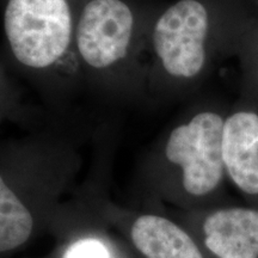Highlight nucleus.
<instances>
[{"label":"nucleus","mask_w":258,"mask_h":258,"mask_svg":"<svg viewBox=\"0 0 258 258\" xmlns=\"http://www.w3.org/2000/svg\"><path fill=\"white\" fill-rule=\"evenodd\" d=\"M80 159L70 145L29 141L4 147L0 165V257L50 233Z\"/></svg>","instance_id":"f257e3e1"},{"label":"nucleus","mask_w":258,"mask_h":258,"mask_svg":"<svg viewBox=\"0 0 258 258\" xmlns=\"http://www.w3.org/2000/svg\"><path fill=\"white\" fill-rule=\"evenodd\" d=\"M225 118L199 110L172 124L147 157L143 169L148 191L180 211L198 209L226 173L222 158Z\"/></svg>","instance_id":"f03ea898"},{"label":"nucleus","mask_w":258,"mask_h":258,"mask_svg":"<svg viewBox=\"0 0 258 258\" xmlns=\"http://www.w3.org/2000/svg\"><path fill=\"white\" fill-rule=\"evenodd\" d=\"M77 17L70 0H6L5 47L16 67L41 82L82 77L74 50Z\"/></svg>","instance_id":"7ed1b4c3"},{"label":"nucleus","mask_w":258,"mask_h":258,"mask_svg":"<svg viewBox=\"0 0 258 258\" xmlns=\"http://www.w3.org/2000/svg\"><path fill=\"white\" fill-rule=\"evenodd\" d=\"M147 32L124 0H88L77 17L74 50L83 78L104 88L139 73Z\"/></svg>","instance_id":"20e7f679"},{"label":"nucleus","mask_w":258,"mask_h":258,"mask_svg":"<svg viewBox=\"0 0 258 258\" xmlns=\"http://www.w3.org/2000/svg\"><path fill=\"white\" fill-rule=\"evenodd\" d=\"M211 15L201 0H177L147 31L150 82L159 92L179 93L205 72L211 36Z\"/></svg>","instance_id":"39448f33"},{"label":"nucleus","mask_w":258,"mask_h":258,"mask_svg":"<svg viewBox=\"0 0 258 258\" xmlns=\"http://www.w3.org/2000/svg\"><path fill=\"white\" fill-rule=\"evenodd\" d=\"M89 202L122 241L141 258H212L182 222L156 211H132L112 203L99 191Z\"/></svg>","instance_id":"423d86ee"},{"label":"nucleus","mask_w":258,"mask_h":258,"mask_svg":"<svg viewBox=\"0 0 258 258\" xmlns=\"http://www.w3.org/2000/svg\"><path fill=\"white\" fill-rule=\"evenodd\" d=\"M177 220L198 238L212 258H258V209L180 211Z\"/></svg>","instance_id":"0eeeda50"},{"label":"nucleus","mask_w":258,"mask_h":258,"mask_svg":"<svg viewBox=\"0 0 258 258\" xmlns=\"http://www.w3.org/2000/svg\"><path fill=\"white\" fill-rule=\"evenodd\" d=\"M86 199L66 202L57 213L50 234L56 238L51 258H129Z\"/></svg>","instance_id":"6e6552de"},{"label":"nucleus","mask_w":258,"mask_h":258,"mask_svg":"<svg viewBox=\"0 0 258 258\" xmlns=\"http://www.w3.org/2000/svg\"><path fill=\"white\" fill-rule=\"evenodd\" d=\"M225 171L238 189L258 196V115L237 111L225 120L222 134Z\"/></svg>","instance_id":"1a4fd4ad"},{"label":"nucleus","mask_w":258,"mask_h":258,"mask_svg":"<svg viewBox=\"0 0 258 258\" xmlns=\"http://www.w3.org/2000/svg\"><path fill=\"white\" fill-rule=\"evenodd\" d=\"M42 258H51V257H50V254H48V256H46V257H42Z\"/></svg>","instance_id":"9d476101"}]
</instances>
